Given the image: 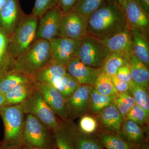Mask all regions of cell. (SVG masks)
Listing matches in <instances>:
<instances>
[{
	"label": "cell",
	"mask_w": 149,
	"mask_h": 149,
	"mask_svg": "<svg viewBox=\"0 0 149 149\" xmlns=\"http://www.w3.org/2000/svg\"><path fill=\"white\" fill-rule=\"evenodd\" d=\"M128 26L122 6L117 0H106L88 17V35L104 40Z\"/></svg>",
	"instance_id": "6da1fadb"
},
{
	"label": "cell",
	"mask_w": 149,
	"mask_h": 149,
	"mask_svg": "<svg viewBox=\"0 0 149 149\" xmlns=\"http://www.w3.org/2000/svg\"><path fill=\"white\" fill-rule=\"evenodd\" d=\"M52 59L49 41L37 39L13 61L10 68L18 70L33 78L34 75Z\"/></svg>",
	"instance_id": "7a4b0ae2"
},
{
	"label": "cell",
	"mask_w": 149,
	"mask_h": 149,
	"mask_svg": "<svg viewBox=\"0 0 149 149\" xmlns=\"http://www.w3.org/2000/svg\"><path fill=\"white\" fill-rule=\"evenodd\" d=\"M38 23V18L31 14H24L18 22L9 36L8 58L10 63H12L36 40Z\"/></svg>",
	"instance_id": "3957f363"
},
{
	"label": "cell",
	"mask_w": 149,
	"mask_h": 149,
	"mask_svg": "<svg viewBox=\"0 0 149 149\" xmlns=\"http://www.w3.org/2000/svg\"><path fill=\"white\" fill-rule=\"evenodd\" d=\"M24 114L21 104L4 105L0 107V116L4 128L3 139L0 145L5 147H17L24 145L23 141Z\"/></svg>",
	"instance_id": "277c9868"
},
{
	"label": "cell",
	"mask_w": 149,
	"mask_h": 149,
	"mask_svg": "<svg viewBox=\"0 0 149 149\" xmlns=\"http://www.w3.org/2000/svg\"><path fill=\"white\" fill-rule=\"evenodd\" d=\"M23 143L30 149H55L57 148L52 131L37 118L27 114L24 120Z\"/></svg>",
	"instance_id": "5b68a950"
},
{
	"label": "cell",
	"mask_w": 149,
	"mask_h": 149,
	"mask_svg": "<svg viewBox=\"0 0 149 149\" xmlns=\"http://www.w3.org/2000/svg\"><path fill=\"white\" fill-rule=\"evenodd\" d=\"M110 54L100 40L87 35L81 40L77 57L88 66L101 68Z\"/></svg>",
	"instance_id": "8992f818"
},
{
	"label": "cell",
	"mask_w": 149,
	"mask_h": 149,
	"mask_svg": "<svg viewBox=\"0 0 149 149\" xmlns=\"http://www.w3.org/2000/svg\"><path fill=\"white\" fill-rule=\"evenodd\" d=\"M21 104L24 113L34 116L52 132L61 123L35 88L32 94Z\"/></svg>",
	"instance_id": "52a82bcc"
},
{
	"label": "cell",
	"mask_w": 149,
	"mask_h": 149,
	"mask_svg": "<svg viewBox=\"0 0 149 149\" xmlns=\"http://www.w3.org/2000/svg\"><path fill=\"white\" fill-rule=\"evenodd\" d=\"M88 17L71 10L62 16L59 37L80 40L88 35Z\"/></svg>",
	"instance_id": "ba28073f"
},
{
	"label": "cell",
	"mask_w": 149,
	"mask_h": 149,
	"mask_svg": "<svg viewBox=\"0 0 149 149\" xmlns=\"http://www.w3.org/2000/svg\"><path fill=\"white\" fill-rule=\"evenodd\" d=\"M34 86L60 120L65 121L68 119L66 100L57 89L52 85L35 82Z\"/></svg>",
	"instance_id": "9c48e42d"
},
{
	"label": "cell",
	"mask_w": 149,
	"mask_h": 149,
	"mask_svg": "<svg viewBox=\"0 0 149 149\" xmlns=\"http://www.w3.org/2000/svg\"><path fill=\"white\" fill-rule=\"evenodd\" d=\"M49 41L52 59L66 66L71 59L77 57L81 40L58 37Z\"/></svg>",
	"instance_id": "30bf717a"
},
{
	"label": "cell",
	"mask_w": 149,
	"mask_h": 149,
	"mask_svg": "<svg viewBox=\"0 0 149 149\" xmlns=\"http://www.w3.org/2000/svg\"><path fill=\"white\" fill-rule=\"evenodd\" d=\"M63 14L58 6L48 10L38 19L36 40H50L59 37Z\"/></svg>",
	"instance_id": "8fae6325"
},
{
	"label": "cell",
	"mask_w": 149,
	"mask_h": 149,
	"mask_svg": "<svg viewBox=\"0 0 149 149\" xmlns=\"http://www.w3.org/2000/svg\"><path fill=\"white\" fill-rule=\"evenodd\" d=\"M93 87L91 85H80L67 100L68 119L73 121L88 113L90 94Z\"/></svg>",
	"instance_id": "7c38bea8"
},
{
	"label": "cell",
	"mask_w": 149,
	"mask_h": 149,
	"mask_svg": "<svg viewBox=\"0 0 149 149\" xmlns=\"http://www.w3.org/2000/svg\"><path fill=\"white\" fill-rule=\"evenodd\" d=\"M121 6L129 29H137L149 34V15L136 0H128Z\"/></svg>",
	"instance_id": "4fadbf2b"
},
{
	"label": "cell",
	"mask_w": 149,
	"mask_h": 149,
	"mask_svg": "<svg viewBox=\"0 0 149 149\" xmlns=\"http://www.w3.org/2000/svg\"><path fill=\"white\" fill-rule=\"evenodd\" d=\"M100 40L106 46L111 53L122 55L128 59V61L134 55L132 36L128 26L108 39Z\"/></svg>",
	"instance_id": "5bb4252c"
},
{
	"label": "cell",
	"mask_w": 149,
	"mask_h": 149,
	"mask_svg": "<svg viewBox=\"0 0 149 149\" xmlns=\"http://www.w3.org/2000/svg\"><path fill=\"white\" fill-rule=\"evenodd\" d=\"M67 72L74 77L80 85L93 86L96 79L101 73V68L88 66L77 57L71 59L66 65Z\"/></svg>",
	"instance_id": "9a60e30c"
},
{
	"label": "cell",
	"mask_w": 149,
	"mask_h": 149,
	"mask_svg": "<svg viewBox=\"0 0 149 149\" xmlns=\"http://www.w3.org/2000/svg\"><path fill=\"white\" fill-rule=\"evenodd\" d=\"M117 133L126 142L136 146L149 141L148 125H141L126 118H124Z\"/></svg>",
	"instance_id": "2e32d148"
},
{
	"label": "cell",
	"mask_w": 149,
	"mask_h": 149,
	"mask_svg": "<svg viewBox=\"0 0 149 149\" xmlns=\"http://www.w3.org/2000/svg\"><path fill=\"white\" fill-rule=\"evenodd\" d=\"M24 14L19 0H7L0 10V27L9 36Z\"/></svg>",
	"instance_id": "e0dca14e"
},
{
	"label": "cell",
	"mask_w": 149,
	"mask_h": 149,
	"mask_svg": "<svg viewBox=\"0 0 149 149\" xmlns=\"http://www.w3.org/2000/svg\"><path fill=\"white\" fill-rule=\"evenodd\" d=\"M95 116L98 122L99 128L116 133L119 131L124 120V117L113 102Z\"/></svg>",
	"instance_id": "ac0fdd59"
},
{
	"label": "cell",
	"mask_w": 149,
	"mask_h": 149,
	"mask_svg": "<svg viewBox=\"0 0 149 149\" xmlns=\"http://www.w3.org/2000/svg\"><path fill=\"white\" fill-rule=\"evenodd\" d=\"M66 66L52 59L33 77L34 82L52 85L64 76Z\"/></svg>",
	"instance_id": "d6986e66"
},
{
	"label": "cell",
	"mask_w": 149,
	"mask_h": 149,
	"mask_svg": "<svg viewBox=\"0 0 149 149\" xmlns=\"http://www.w3.org/2000/svg\"><path fill=\"white\" fill-rule=\"evenodd\" d=\"M32 77L18 70L8 68L0 72V91L4 95L17 85L29 81Z\"/></svg>",
	"instance_id": "ffe728a7"
},
{
	"label": "cell",
	"mask_w": 149,
	"mask_h": 149,
	"mask_svg": "<svg viewBox=\"0 0 149 149\" xmlns=\"http://www.w3.org/2000/svg\"><path fill=\"white\" fill-rule=\"evenodd\" d=\"M70 124L74 149H104L95 134L81 132L72 120Z\"/></svg>",
	"instance_id": "44dd1931"
},
{
	"label": "cell",
	"mask_w": 149,
	"mask_h": 149,
	"mask_svg": "<svg viewBox=\"0 0 149 149\" xmlns=\"http://www.w3.org/2000/svg\"><path fill=\"white\" fill-rule=\"evenodd\" d=\"M130 30L133 41L134 55L149 66V34L137 29Z\"/></svg>",
	"instance_id": "7402d4cb"
},
{
	"label": "cell",
	"mask_w": 149,
	"mask_h": 149,
	"mask_svg": "<svg viewBox=\"0 0 149 149\" xmlns=\"http://www.w3.org/2000/svg\"><path fill=\"white\" fill-rule=\"evenodd\" d=\"M94 134L104 149H137L139 146L129 143L115 132L98 128Z\"/></svg>",
	"instance_id": "603a6c76"
},
{
	"label": "cell",
	"mask_w": 149,
	"mask_h": 149,
	"mask_svg": "<svg viewBox=\"0 0 149 149\" xmlns=\"http://www.w3.org/2000/svg\"><path fill=\"white\" fill-rule=\"evenodd\" d=\"M132 80L134 83L148 89L149 83V66L133 55L128 61Z\"/></svg>",
	"instance_id": "cb8c5ba5"
},
{
	"label": "cell",
	"mask_w": 149,
	"mask_h": 149,
	"mask_svg": "<svg viewBox=\"0 0 149 149\" xmlns=\"http://www.w3.org/2000/svg\"><path fill=\"white\" fill-rule=\"evenodd\" d=\"M34 81H29L17 85L4 94L5 105L20 104L24 102L34 90Z\"/></svg>",
	"instance_id": "d4e9b609"
},
{
	"label": "cell",
	"mask_w": 149,
	"mask_h": 149,
	"mask_svg": "<svg viewBox=\"0 0 149 149\" xmlns=\"http://www.w3.org/2000/svg\"><path fill=\"white\" fill-rule=\"evenodd\" d=\"M53 134L58 149H75L69 119L61 121Z\"/></svg>",
	"instance_id": "484cf974"
},
{
	"label": "cell",
	"mask_w": 149,
	"mask_h": 149,
	"mask_svg": "<svg viewBox=\"0 0 149 149\" xmlns=\"http://www.w3.org/2000/svg\"><path fill=\"white\" fill-rule=\"evenodd\" d=\"M116 95L106 96L102 95L92 87L90 94V107L88 113L96 116L104 109L113 103Z\"/></svg>",
	"instance_id": "4316f807"
},
{
	"label": "cell",
	"mask_w": 149,
	"mask_h": 149,
	"mask_svg": "<svg viewBox=\"0 0 149 149\" xmlns=\"http://www.w3.org/2000/svg\"><path fill=\"white\" fill-rule=\"evenodd\" d=\"M52 85L60 92L66 101L80 85L74 77L67 72Z\"/></svg>",
	"instance_id": "83f0119b"
},
{
	"label": "cell",
	"mask_w": 149,
	"mask_h": 149,
	"mask_svg": "<svg viewBox=\"0 0 149 149\" xmlns=\"http://www.w3.org/2000/svg\"><path fill=\"white\" fill-rule=\"evenodd\" d=\"M128 62V59L122 55L111 53L101 68L102 72L110 76L116 75L118 68Z\"/></svg>",
	"instance_id": "f1b7e54d"
},
{
	"label": "cell",
	"mask_w": 149,
	"mask_h": 149,
	"mask_svg": "<svg viewBox=\"0 0 149 149\" xmlns=\"http://www.w3.org/2000/svg\"><path fill=\"white\" fill-rule=\"evenodd\" d=\"M136 104L141 107L149 115V97L148 89L137 85L133 81L130 83L129 90Z\"/></svg>",
	"instance_id": "f546056e"
},
{
	"label": "cell",
	"mask_w": 149,
	"mask_h": 149,
	"mask_svg": "<svg viewBox=\"0 0 149 149\" xmlns=\"http://www.w3.org/2000/svg\"><path fill=\"white\" fill-rule=\"evenodd\" d=\"M93 87L98 93L104 95H114L118 93L115 88L110 76L103 72L99 75Z\"/></svg>",
	"instance_id": "4dcf8cb0"
},
{
	"label": "cell",
	"mask_w": 149,
	"mask_h": 149,
	"mask_svg": "<svg viewBox=\"0 0 149 149\" xmlns=\"http://www.w3.org/2000/svg\"><path fill=\"white\" fill-rule=\"evenodd\" d=\"M117 109L123 117L135 104V101L129 91L123 93H118L113 101Z\"/></svg>",
	"instance_id": "1f68e13d"
},
{
	"label": "cell",
	"mask_w": 149,
	"mask_h": 149,
	"mask_svg": "<svg viewBox=\"0 0 149 149\" xmlns=\"http://www.w3.org/2000/svg\"><path fill=\"white\" fill-rule=\"evenodd\" d=\"M106 0H78L72 10L89 17Z\"/></svg>",
	"instance_id": "d6a6232c"
},
{
	"label": "cell",
	"mask_w": 149,
	"mask_h": 149,
	"mask_svg": "<svg viewBox=\"0 0 149 149\" xmlns=\"http://www.w3.org/2000/svg\"><path fill=\"white\" fill-rule=\"evenodd\" d=\"M77 126L83 133L94 134L98 129L99 124L95 116L86 113L80 118Z\"/></svg>",
	"instance_id": "836d02e7"
},
{
	"label": "cell",
	"mask_w": 149,
	"mask_h": 149,
	"mask_svg": "<svg viewBox=\"0 0 149 149\" xmlns=\"http://www.w3.org/2000/svg\"><path fill=\"white\" fill-rule=\"evenodd\" d=\"M124 118L133 120L141 125H148L149 115L141 107L135 104Z\"/></svg>",
	"instance_id": "e575fe53"
},
{
	"label": "cell",
	"mask_w": 149,
	"mask_h": 149,
	"mask_svg": "<svg viewBox=\"0 0 149 149\" xmlns=\"http://www.w3.org/2000/svg\"><path fill=\"white\" fill-rule=\"evenodd\" d=\"M9 35L0 27V72L6 69L9 65L8 46Z\"/></svg>",
	"instance_id": "d590c367"
},
{
	"label": "cell",
	"mask_w": 149,
	"mask_h": 149,
	"mask_svg": "<svg viewBox=\"0 0 149 149\" xmlns=\"http://www.w3.org/2000/svg\"><path fill=\"white\" fill-rule=\"evenodd\" d=\"M56 6L57 0H35L31 14L39 19L48 10Z\"/></svg>",
	"instance_id": "8d00e7d4"
},
{
	"label": "cell",
	"mask_w": 149,
	"mask_h": 149,
	"mask_svg": "<svg viewBox=\"0 0 149 149\" xmlns=\"http://www.w3.org/2000/svg\"><path fill=\"white\" fill-rule=\"evenodd\" d=\"M116 76L120 80L129 84L133 81L128 62L127 63L118 68Z\"/></svg>",
	"instance_id": "74e56055"
},
{
	"label": "cell",
	"mask_w": 149,
	"mask_h": 149,
	"mask_svg": "<svg viewBox=\"0 0 149 149\" xmlns=\"http://www.w3.org/2000/svg\"><path fill=\"white\" fill-rule=\"evenodd\" d=\"M57 6L63 14L72 10L78 0H57Z\"/></svg>",
	"instance_id": "f35d334b"
},
{
	"label": "cell",
	"mask_w": 149,
	"mask_h": 149,
	"mask_svg": "<svg viewBox=\"0 0 149 149\" xmlns=\"http://www.w3.org/2000/svg\"><path fill=\"white\" fill-rule=\"evenodd\" d=\"M115 88L118 93H123L129 91L130 84L117 78L116 75L111 76Z\"/></svg>",
	"instance_id": "ab89813d"
},
{
	"label": "cell",
	"mask_w": 149,
	"mask_h": 149,
	"mask_svg": "<svg viewBox=\"0 0 149 149\" xmlns=\"http://www.w3.org/2000/svg\"><path fill=\"white\" fill-rule=\"evenodd\" d=\"M142 8L149 14V0H136Z\"/></svg>",
	"instance_id": "60d3db41"
},
{
	"label": "cell",
	"mask_w": 149,
	"mask_h": 149,
	"mask_svg": "<svg viewBox=\"0 0 149 149\" xmlns=\"http://www.w3.org/2000/svg\"><path fill=\"white\" fill-rule=\"evenodd\" d=\"M0 149H31L25 145L17 147H5L0 145Z\"/></svg>",
	"instance_id": "b9f144b4"
},
{
	"label": "cell",
	"mask_w": 149,
	"mask_h": 149,
	"mask_svg": "<svg viewBox=\"0 0 149 149\" xmlns=\"http://www.w3.org/2000/svg\"><path fill=\"white\" fill-rule=\"evenodd\" d=\"M137 149H149V141H144L143 143L139 145Z\"/></svg>",
	"instance_id": "7bdbcfd3"
},
{
	"label": "cell",
	"mask_w": 149,
	"mask_h": 149,
	"mask_svg": "<svg viewBox=\"0 0 149 149\" xmlns=\"http://www.w3.org/2000/svg\"><path fill=\"white\" fill-rule=\"evenodd\" d=\"M6 103V98L4 95L0 91V107L5 105Z\"/></svg>",
	"instance_id": "ee69618b"
},
{
	"label": "cell",
	"mask_w": 149,
	"mask_h": 149,
	"mask_svg": "<svg viewBox=\"0 0 149 149\" xmlns=\"http://www.w3.org/2000/svg\"><path fill=\"white\" fill-rule=\"evenodd\" d=\"M7 0H0V10Z\"/></svg>",
	"instance_id": "f6af8a7d"
},
{
	"label": "cell",
	"mask_w": 149,
	"mask_h": 149,
	"mask_svg": "<svg viewBox=\"0 0 149 149\" xmlns=\"http://www.w3.org/2000/svg\"><path fill=\"white\" fill-rule=\"evenodd\" d=\"M118 2L120 4V5L122 6L124 3L125 2L127 1L128 0H117Z\"/></svg>",
	"instance_id": "bcb514c9"
},
{
	"label": "cell",
	"mask_w": 149,
	"mask_h": 149,
	"mask_svg": "<svg viewBox=\"0 0 149 149\" xmlns=\"http://www.w3.org/2000/svg\"><path fill=\"white\" fill-rule=\"evenodd\" d=\"M31 149H40V148H32Z\"/></svg>",
	"instance_id": "7dc6e473"
},
{
	"label": "cell",
	"mask_w": 149,
	"mask_h": 149,
	"mask_svg": "<svg viewBox=\"0 0 149 149\" xmlns=\"http://www.w3.org/2000/svg\"><path fill=\"white\" fill-rule=\"evenodd\" d=\"M55 149H57V148H55Z\"/></svg>",
	"instance_id": "c3c4849f"
}]
</instances>
